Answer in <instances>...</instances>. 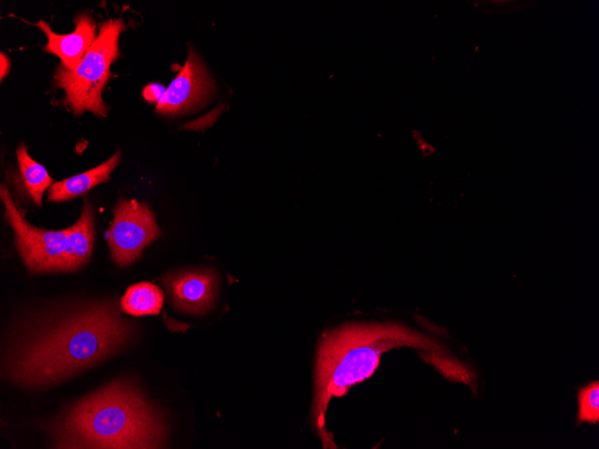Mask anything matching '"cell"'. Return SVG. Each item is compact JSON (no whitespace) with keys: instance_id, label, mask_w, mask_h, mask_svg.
<instances>
[{"instance_id":"2","label":"cell","mask_w":599,"mask_h":449,"mask_svg":"<svg viewBox=\"0 0 599 449\" xmlns=\"http://www.w3.org/2000/svg\"><path fill=\"white\" fill-rule=\"evenodd\" d=\"M50 448H164L168 430L163 413L126 376L65 407L43 424Z\"/></svg>"},{"instance_id":"13","label":"cell","mask_w":599,"mask_h":449,"mask_svg":"<svg viewBox=\"0 0 599 449\" xmlns=\"http://www.w3.org/2000/svg\"><path fill=\"white\" fill-rule=\"evenodd\" d=\"M16 156L22 187L32 202L37 206H41L43 194L51 186L53 179L41 164L30 157L25 145L17 148Z\"/></svg>"},{"instance_id":"1","label":"cell","mask_w":599,"mask_h":449,"mask_svg":"<svg viewBox=\"0 0 599 449\" xmlns=\"http://www.w3.org/2000/svg\"><path fill=\"white\" fill-rule=\"evenodd\" d=\"M119 307L84 299L22 314L2 340V376L17 387L47 388L106 361L134 335Z\"/></svg>"},{"instance_id":"14","label":"cell","mask_w":599,"mask_h":449,"mask_svg":"<svg viewBox=\"0 0 599 449\" xmlns=\"http://www.w3.org/2000/svg\"><path fill=\"white\" fill-rule=\"evenodd\" d=\"M421 358L435 367L446 378L462 382L470 386L475 393L478 388L475 372L449 354L426 353Z\"/></svg>"},{"instance_id":"17","label":"cell","mask_w":599,"mask_h":449,"mask_svg":"<svg viewBox=\"0 0 599 449\" xmlns=\"http://www.w3.org/2000/svg\"><path fill=\"white\" fill-rule=\"evenodd\" d=\"M0 65H1L0 75L2 81L4 77L8 73L11 67V63L9 58L3 52H1L0 54Z\"/></svg>"},{"instance_id":"10","label":"cell","mask_w":599,"mask_h":449,"mask_svg":"<svg viewBox=\"0 0 599 449\" xmlns=\"http://www.w3.org/2000/svg\"><path fill=\"white\" fill-rule=\"evenodd\" d=\"M121 160L117 150L107 161L83 173L55 182L48 188V201L64 202L81 196L97 185L107 181Z\"/></svg>"},{"instance_id":"11","label":"cell","mask_w":599,"mask_h":449,"mask_svg":"<svg viewBox=\"0 0 599 449\" xmlns=\"http://www.w3.org/2000/svg\"><path fill=\"white\" fill-rule=\"evenodd\" d=\"M68 228L66 262L69 272L82 268L89 262L93 248V211L87 197L83 199V207L80 218Z\"/></svg>"},{"instance_id":"15","label":"cell","mask_w":599,"mask_h":449,"mask_svg":"<svg viewBox=\"0 0 599 449\" xmlns=\"http://www.w3.org/2000/svg\"><path fill=\"white\" fill-rule=\"evenodd\" d=\"M578 411L577 424L587 422L596 424L599 421V382L593 381L577 394Z\"/></svg>"},{"instance_id":"12","label":"cell","mask_w":599,"mask_h":449,"mask_svg":"<svg viewBox=\"0 0 599 449\" xmlns=\"http://www.w3.org/2000/svg\"><path fill=\"white\" fill-rule=\"evenodd\" d=\"M163 303L162 290L155 284L146 281L131 285L120 299L122 310L135 316L158 315Z\"/></svg>"},{"instance_id":"9","label":"cell","mask_w":599,"mask_h":449,"mask_svg":"<svg viewBox=\"0 0 599 449\" xmlns=\"http://www.w3.org/2000/svg\"><path fill=\"white\" fill-rule=\"evenodd\" d=\"M74 24L75 30L73 32L59 35L55 33L43 20L33 23L48 38L44 49L57 56L61 60V66L66 69H73L78 65L96 39L95 22L88 13H82L76 16Z\"/></svg>"},{"instance_id":"6","label":"cell","mask_w":599,"mask_h":449,"mask_svg":"<svg viewBox=\"0 0 599 449\" xmlns=\"http://www.w3.org/2000/svg\"><path fill=\"white\" fill-rule=\"evenodd\" d=\"M159 235L154 214L145 203L122 199L114 208L113 221L104 237L113 262L124 267L135 262Z\"/></svg>"},{"instance_id":"16","label":"cell","mask_w":599,"mask_h":449,"mask_svg":"<svg viewBox=\"0 0 599 449\" xmlns=\"http://www.w3.org/2000/svg\"><path fill=\"white\" fill-rule=\"evenodd\" d=\"M166 91V88H164L162 85L153 82L148 84L143 91V98L151 102V103H155L161 99L163 94Z\"/></svg>"},{"instance_id":"7","label":"cell","mask_w":599,"mask_h":449,"mask_svg":"<svg viewBox=\"0 0 599 449\" xmlns=\"http://www.w3.org/2000/svg\"><path fill=\"white\" fill-rule=\"evenodd\" d=\"M214 91V82L204 63L189 47L187 61L156 105L165 115L184 113L204 103Z\"/></svg>"},{"instance_id":"5","label":"cell","mask_w":599,"mask_h":449,"mask_svg":"<svg viewBox=\"0 0 599 449\" xmlns=\"http://www.w3.org/2000/svg\"><path fill=\"white\" fill-rule=\"evenodd\" d=\"M1 200L5 220L14 231V243L26 268L32 273L68 272L69 228L47 230L30 224L4 185L1 186Z\"/></svg>"},{"instance_id":"3","label":"cell","mask_w":599,"mask_h":449,"mask_svg":"<svg viewBox=\"0 0 599 449\" xmlns=\"http://www.w3.org/2000/svg\"><path fill=\"white\" fill-rule=\"evenodd\" d=\"M404 346L427 353H448L437 340L395 323H348L322 334L317 349L312 418L324 448H336L325 427L331 399L343 396L352 385L369 377L383 353Z\"/></svg>"},{"instance_id":"4","label":"cell","mask_w":599,"mask_h":449,"mask_svg":"<svg viewBox=\"0 0 599 449\" xmlns=\"http://www.w3.org/2000/svg\"><path fill=\"white\" fill-rule=\"evenodd\" d=\"M124 30L121 19L105 21L78 65L73 69L59 65L56 69L55 84L64 90V102L75 115L91 111L106 117L108 108L101 93L110 76V65L119 56L118 38Z\"/></svg>"},{"instance_id":"8","label":"cell","mask_w":599,"mask_h":449,"mask_svg":"<svg viewBox=\"0 0 599 449\" xmlns=\"http://www.w3.org/2000/svg\"><path fill=\"white\" fill-rule=\"evenodd\" d=\"M174 307L191 315L205 314L213 306L218 280L212 270L181 271L162 279Z\"/></svg>"}]
</instances>
